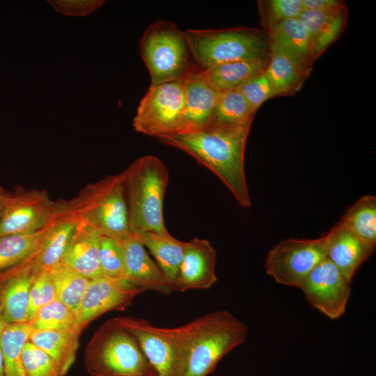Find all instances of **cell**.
Instances as JSON below:
<instances>
[{
	"label": "cell",
	"mask_w": 376,
	"mask_h": 376,
	"mask_svg": "<svg viewBox=\"0 0 376 376\" xmlns=\"http://www.w3.org/2000/svg\"><path fill=\"white\" fill-rule=\"evenodd\" d=\"M250 127L210 124L159 140L185 151L214 173L239 205L246 208L251 205L244 171L245 147Z\"/></svg>",
	"instance_id": "1"
},
{
	"label": "cell",
	"mask_w": 376,
	"mask_h": 376,
	"mask_svg": "<svg viewBox=\"0 0 376 376\" xmlns=\"http://www.w3.org/2000/svg\"><path fill=\"white\" fill-rule=\"evenodd\" d=\"M246 325L226 311L207 313L187 323L177 376H207L221 359L243 343Z\"/></svg>",
	"instance_id": "2"
},
{
	"label": "cell",
	"mask_w": 376,
	"mask_h": 376,
	"mask_svg": "<svg viewBox=\"0 0 376 376\" xmlns=\"http://www.w3.org/2000/svg\"><path fill=\"white\" fill-rule=\"evenodd\" d=\"M131 235L155 233L171 235L164 224L163 203L169 172L157 157L146 155L120 173Z\"/></svg>",
	"instance_id": "3"
},
{
	"label": "cell",
	"mask_w": 376,
	"mask_h": 376,
	"mask_svg": "<svg viewBox=\"0 0 376 376\" xmlns=\"http://www.w3.org/2000/svg\"><path fill=\"white\" fill-rule=\"evenodd\" d=\"M63 203L79 222L102 235L119 240L130 235L120 173L86 185L75 198Z\"/></svg>",
	"instance_id": "4"
},
{
	"label": "cell",
	"mask_w": 376,
	"mask_h": 376,
	"mask_svg": "<svg viewBox=\"0 0 376 376\" xmlns=\"http://www.w3.org/2000/svg\"><path fill=\"white\" fill-rule=\"evenodd\" d=\"M84 358L91 376H156L135 338L113 318L94 333Z\"/></svg>",
	"instance_id": "5"
},
{
	"label": "cell",
	"mask_w": 376,
	"mask_h": 376,
	"mask_svg": "<svg viewBox=\"0 0 376 376\" xmlns=\"http://www.w3.org/2000/svg\"><path fill=\"white\" fill-rule=\"evenodd\" d=\"M185 32L191 54L203 70L236 61L270 56V36L263 29L237 27Z\"/></svg>",
	"instance_id": "6"
},
{
	"label": "cell",
	"mask_w": 376,
	"mask_h": 376,
	"mask_svg": "<svg viewBox=\"0 0 376 376\" xmlns=\"http://www.w3.org/2000/svg\"><path fill=\"white\" fill-rule=\"evenodd\" d=\"M139 47L151 85L182 80L192 71L185 32L171 22L159 21L148 26Z\"/></svg>",
	"instance_id": "7"
},
{
	"label": "cell",
	"mask_w": 376,
	"mask_h": 376,
	"mask_svg": "<svg viewBox=\"0 0 376 376\" xmlns=\"http://www.w3.org/2000/svg\"><path fill=\"white\" fill-rule=\"evenodd\" d=\"M182 80L150 85L133 120L134 130L157 139L181 131L185 114Z\"/></svg>",
	"instance_id": "8"
},
{
	"label": "cell",
	"mask_w": 376,
	"mask_h": 376,
	"mask_svg": "<svg viewBox=\"0 0 376 376\" xmlns=\"http://www.w3.org/2000/svg\"><path fill=\"white\" fill-rule=\"evenodd\" d=\"M113 319L136 339L156 376H177L187 334V324L164 328L144 319L123 316Z\"/></svg>",
	"instance_id": "9"
},
{
	"label": "cell",
	"mask_w": 376,
	"mask_h": 376,
	"mask_svg": "<svg viewBox=\"0 0 376 376\" xmlns=\"http://www.w3.org/2000/svg\"><path fill=\"white\" fill-rule=\"evenodd\" d=\"M327 258L325 239H285L267 253L266 272L276 283L299 288L308 274Z\"/></svg>",
	"instance_id": "10"
},
{
	"label": "cell",
	"mask_w": 376,
	"mask_h": 376,
	"mask_svg": "<svg viewBox=\"0 0 376 376\" xmlns=\"http://www.w3.org/2000/svg\"><path fill=\"white\" fill-rule=\"evenodd\" d=\"M56 201L45 189L16 187L0 221V237L35 233L47 227L54 218Z\"/></svg>",
	"instance_id": "11"
},
{
	"label": "cell",
	"mask_w": 376,
	"mask_h": 376,
	"mask_svg": "<svg viewBox=\"0 0 376 376\" xmlns=\"http://www.w3.org/2000/svg\"><path fill=\"white\" fill-rule=\"evenodd\" d=\"M350 283L326 258L308 274L298 288L311 306L335 320L340 318L346 310L351 294Z\"/></svg>",
	"instance_id": "12"
},
{
	"label": "cell",
	"mask_w": 376,
	"mask_h": 376,
	"mask_svg": "<svg viewBox=\"0 0 376 376\" xmlns=\"http://www.w3.org/2000/svg\"><path fill=\"white\" fill-rule=\"evenodd\" d=\"M144 291L124 279L102 275L91 279L75 312L77 321L86 328L105 313L126 309Z\"/></svg>",
	"instance_id": "13"
},
{
	"label": "cell",
	"mask_w": 376,
	"mask_h": 376,
	"mask_svg": "<svg viewBox=\"0 0 376 376\" xmlns=\"http://www.w3.org/2000/svg\"><path fill=\"white\" fill-rule=\"evenodd\" d=\"M216 260V251L207 240L194 238L185 242L173 291L205 290L212 287L217 281Z\"/></svg>",
	"instance_id": "14"
},
{
	"label": "cell",
	"mask_w": 376,
	"mask_h": 376,
	"mask_svg": "<svg viewBox=\"0 0 376 376\" xmlns=\"http://www.w3.org/2000/svg\"><path fill=\"white\" fill-rule=\"evenodd\" d=\"M36 255L0 274V311L8 324L26 322L29 291L40 271Z\"/></svg>",
	"instance_id": "15"
},
{
	"label": "cell",
	"mask_w": 376,
	"mask_h": 376,
	"mask_svg": "<svg viewBox=\"0 0 376 376\" xmlns=\"http://www.w3.org/2000/svg\"><path fill=\"white\" fill-rule=\"evenodd\" d=\"M119 241L123 250L126 280L144 290L163 295L173 292L162 271L137 238L130 234Z\"/></svg>",
	"instance_id": "16"
},
{
	"label": "cell",
	"mask_w": 376,
	"mask_h": 376,
	"mask_svg": "<svg viewBox=\"0 0 376 376\" xmlns=\"http://www.w3.org/2000/svg\"><path fill=\"white\" fill-rule=\"evenodd\" d=\"M79 222L66 210L63 200L56 201L53 219L47 227L40 248L35 256L40 270H52L61 265Z\"/></svg>",
	"instance_id": "17"
},
{
	"label": "cell",
	"mask_w": 376,
	"mask_h": 376,
	"mask_svg": "<svg viewBox=\"0 0 376 376\" xmlns=\"http://www.w3.org/2000/svg\"><path fill=\"white\" fill-rule=\"evenodd\" d=\"M328 258L351 282L361 265L373 252L370 246L341 221L324 236Z\"/></svg>",
	"instance_id": "18"
},
{
	"label": "cell",
	"mask_w": 376,
	"mask_h": 376,
	"mask_svg": "<svg viewBox=\"0 0 376 376\" xmlns=\"http://www.w3.org/2000/svg\"><path fill=\"white\" fill-rule=\"evenodd\" d=\"M182 81L185 88V108L180 132L207 126L212 120L219 92L199 72H189Z\"/></svg>",
	"instance_id": "19"
},
{
	"label": "cell",
	"mask_w": 376,
	"mask_h": 376,
	"mask_svg": "<svg viewBox=\"0 0 376 376\" xmlns=\"http://www.w3.org/2000/svg\"><path fill=\"white\" fill-rule=\"evenodd\" d=\"M347 6L331 10H306L300 20L307 31L316 60L343 33L347 22Z\"/></svg>",
	"instance_id": "20"
},
{
	"label": "cell",
	"mask_w": 376,
	"mask_h": 376,
	"mask_svg": "<svg viewBox=\"0 0 376 376\" xmlns=\"http://www.w3.org/2000/svg\"><path fill=\"white\" fill-rule=\"evenodd\" d=\"M84 329L77 324L65 329L31 330L29 341L47 354L66 375L76 359L79 336Z\"/></svg>",
	"instance_id": "21"
},
{
	"label": "cell",
	"mask_w": 376,
	"mask_h": 376,
	"mask_svg": "<svg viewBox=\"0 0 376 376\" xmlns=\"http://www.w3.org/2000/svg\"><path fill=\"white\" fill-rule=\"evenodd\" d=\"M100 234L79 222L61 265L89 280L102 276L99 260Z\"/></svg>",
	"instance_id": "22"
},
{
	"label": "cell",
	"mask_w": 376,
	"mask_h": 376,
	"mask_svg": "<svg viewBox=\"0 0 376 376\" xmlns=\"http://www.w3.org/2000/svg\"><path fill=\"white\" fill-rule=\"evenodd\" d=\"M310 72L271 41L269 63L265 70L276 96H290L301 88Z\"/></svg>",
	"instance_id": "23"
},
{
	"label": "cell",
	"mask_w": 376,
	"mask_h": 376,
	"mask_svg": "<svg viewBox=\"0 0 376 376\" xmlns=\"http://www.w3.org/2000/svg\"><path fill=\"white\" fill-rule=\"evenodd\" d=\"M271 41L276 44L297 63L311 72L315 61L311 40L299 18L289 19L269 31Z\"/></svg>",
	"instance_id": "24"
},
{
	"label": "cell",
	"mask_w": 376,
	"mask_h": 376,
	"mask_svg": "<svg viewBox=\"0 0 376 376\" xmlns=\"http://www.w3.org/2000/svg\"><path fill=\"white\" fill-rule=\"evenodd\" d=\"M269 58L246 59L217 65L198 71L217 91L236 89L252 77L265 72Z\"/></svg>",
	"instance_id": "25"
},
{
	"label": "cell",
	"mask_w": 376,
	"mask_h": 376,
	"mask_svg": "<svg viewBox=\"0 0 376 376\" xmlns=\"http://www.w3.org/2000/svg\"><path fill=\"white\" fill-rule=\"evenodd\" d=\"M132 235L153 256L173 291V286L183 257L185 242L180 241L171 235L163 236L149 232Z\"/></svg>",
	"instance_id": "26"
},
{
	"label": "cell",
	"mask_w": 376,
	"mask_h": 376,
	"mask_svg": "<svg viewBox=\"0 0 376 376\" xmlns=\"http://www.w3.org/2000/svg\"><path fill=\"white\" fill-rule=\"evenodd\" d=\"M47 227L35 233L0 237V274L33 257L40 248Z\"/></svg>",
	"instance_id": "27"
},
{
	"label": "cell",
	"mask_w": 376,
	"mask_h": 376,
	"mask_svg": "<svg viewBox=\"0 0 376 376\" xmlns=\"http://www.w3.org/2000/svg\"><path fill=\"white\" fill-rule=\"evenodd\" d=\"M31 329L29 323L8 324L0 338L5 376H25L22 350Z\"/></svg>",
	"instance_id": "28"
},
{
	"label": "cell",
	"mask_w": 376,
	"mask_h": 376,
	"mask_svg": "<svg viewBox=\"0 0 376 376\" xmlns=\"http://www.w3.org/2000/svg\"><path fill=\"white\" fill-rule=\"evenodd\" d=\"M256 111L237 89L219 92L210 124L240 127L251 125Z\"/></svg>",
	"instance_id": "29"
},
{
	"label": "cell",
	"mask_w": 376,
	"mask_h": 376,
	"mask_svg": "<svg viewBox=\"0 0 376 376\" xmlns=\"http://www.w3.org/2000/svg\"><path fill=\"white\" fill-rule=\"evenodd\" d=\"M361 240L375 249L376 244V198L366 195L357 201L340 220Z\"/></svg>",
	"instance_id": "30"
},
{
	"label": "cell",
	"mask_w": 376,
	"mask_h": 376,
	"mask_svg": "<svg viewBox=\"0 0 376 376\" xmlns=\"http://www.w3.org/2000/svg\"><path fill=\"white\" fill-rule=\"evenodd\" d=\"M50 273L56 299L75 313L90 280L63 265L50 270Z\"/></svg>",
	"instance_id": "31"
},
{
	"label": "cell",
	"mask_w": 376,
	"mask_h": 376,
	"mask_svg": "<svg viewBox=\"0 0 376 376\" xmlns=\"http://www.w3.org/2000/svg\"><path fill=\"white\" fill-rule=\"evenodd\" d=\"M27 323L33 331L65 329L79 324L75 313L56 298L40 308Z\"/></svg>",
	"instance_id": "32"
},
{
	"label": "cell",
	"mask_w": 376,
	"mask_h": 376,
	"mask_svg": "<svg viewBox=\"0 0 376 376\" xmlns=\"http://www.w3.org/2000/svg\"><path fill=\"white\" fill-rule=\"evenodd\" d=\"M260 25L267 32L289 19L298 18L304 10L301 0L258 1Z\"/></svg>",
	"instance_id": "33"
},
{
	"label": "cell",
	"mask_w": 376,
	"mask_h": 376,
	"mask_svg": "<svg viewBox=\"0 0 376 376\" xmlns=\"http://www.w3.org/2000/svg\"><path fill=\"white\" fill-rule=\"evenodd\" d=\"M99 260L102 275L125 279L123 250L119 240L100 235Z\"/></svg>",
	"instance_id": "34"
},
{
	"label": "cell",
	"mask_w": 376,
	"mask_h": 376,
	"mask_svg": "<svg viewBox=\"0 0 376 376\" xmlns=\"http://www.w3.org/2000/svg\"><path fill=\"white\" fill-rule=\"evenodd\" d=\"M25 376H65L45 352L27 341L22 350Z\"/></svg>",
	"instance_id": "35"
},
{
	"label": "cell",
	"mask_w": 376,
	"mask_h": 376,
	"mask_svg": "<svg viewBox=\"0 0 376 376\" xmlns=\"http://www.w3.org/2000/svg\"><path fill=\"white\" fill-rule=\"evenodd\" d=\"M50 271L38 272L31 285L26 312V322H30L38 310L56 299Z\"/></svg>",
	"instance_id": "36"
},
{
	"label": "cell",
	"mask_w": 376,
	"mask_h": 376,
	"mask_svg": "<svg viewBox=\"0 0 376 376\" xmlns=\"http://www.w3.org/2000/svg\"><path fill=\"white\" fill-rule=\"evenodd\" d=\"M236 89L256 112L265 101L275 97L265 71L249 79Z\"/></svg>",
	"instance_id": "37"
},
{
	"label": "cell",
	"mask_w": 376,
	"mask_h": 376,
	"mask_svg": "<svg viewBox=\"0 0 376 376\" xmlns=\"http://www.w3.org/2000/svg\"><path fill=\"white\" fill-rule=\"evenodd\" d=\"M54 10L66 15L85 16L102 6L104 1H48Z\"/></svg>",
	"instance_id": "38"
},
{
	"label": "cell",
	"mask_w": 376,
	"mask_h": 376,
	"mask_svg": "<svg viewBox=\"0 0 376 376\" xmlns=\"http://www.w3.org/2000/svg\"><path fill=\"white\" fill-rule=\"evenodd\" d=\"M304 10H330L346 6L345 1L340 0H301Z\"/></svg>",
	"instance_id": "39"
},
{
	"label": "cell",
	"mask_w": 376,
	"mask_h": 376,
	"mask_svg": "<svg viewBox=\"0 0 376 376\" xmlns=\"http://www.w3.org/2000/svg\"><path fill=\"white\" fill-rule=\"evenodd\" d=\"M10 195H11V192L6 191L0 185V221L4 213L5 209L10 199Z\"/></svg>",
	"instance_id": "40"
},
{
	"label": "cell",
	"mask_w": 376,
	"mask_h": 376,
	"mask_svg": "<svg viewBox=\"0 0 376 376\" xmlns=\"http://www.w3.org/2000/svg\"><path fill=\"white\" fill-rule=\"evenodd\" d=\"M8 324L5 320L3 316L2 315V314H1V313L0 311V338H1V336L2 333L3 332L4 329H6V326Z\"/></svg>",
	"instance_id": "41"
},
{
	"label": "cell",
	"mask_w": 376,
	"mask_h": 376,
	"mask_svg": "<svg viewBox=\"0 0 376 376\" xmlns=\"http://www.w3.org/2000/svg\"><path fill=\"white\" fill-rule=\"evenodd\" d=\"M0 376H5L3 354L0 346Z\"/></svg>",
	"instance_id": "42"
}]
</instances>
